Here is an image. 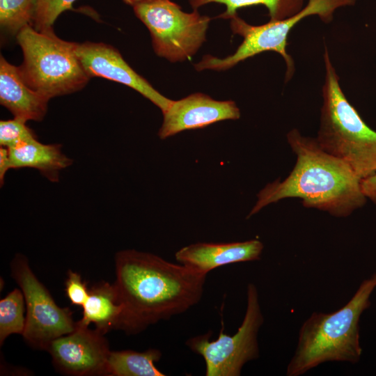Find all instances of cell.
I'll return each instance as SVG.
<instances>
[{
    "label": "cell",
    "instance_id": "obj_22",
    "mask_svg": "<svg viewBox=\"0 0 376 376\" xmlns=\"http://www.w3.org/2000/svg\"><path fill=\"white\" fill-rule=\"evenodd\" d=\"M26 121L14 118L0 121V145L10 148L19 141L35 137L34 132L26 125Z\"/></svg>",
    "mask_w": 376,
    "mask_h": 376
},
{
    "label": "cell",
    "instance_id": "obj_4",
    "mask_svg": "<svg viewBox=\"0 0 376 376\" xmlns=\"http://www.w3.org/2000/svg\"><path fill=\"white\" fill-rule=\"evenodd\" d=\"M320 127L315 138L325 152L347 164L360 179L376 173V132L347 100L324 47Z\"/></svg>",
    "mask_w": 376,
    "mask_h": 376
},
{
    "label": "cell",
    "instance_id": "obj_9",
    "mask_svg": "<svg viewBox=\"0 0 376 376\" xmlns=\"http://www.w3.org/2000/svg\"><path fill=\"white\" fill-rule=\"evenodd\" d=\"M10 270L24 295L26 312L22 336L29 345L46 350L52 340L76 329L77 322L73 320L72 311L56 304L33 272L26 256L16 254L10 263Z\"/></svg>",
    "mask_w": 376,
    "mask_h": 376
},
{
    "label": "cell",
    "instance_id": "obj_10",
    "mask_svg": "<svg viewBox=\"0 0 376 376\" xmlns=\"http://www.w3.org/2000/svg\"><path fill=\"white\" fill-rule=\"evenodd\" d=\"M46 350L58 371L73 376L103 375L111 352L104 334L77 323L72 332L52 340Z\"/></svg>",
    "mask_w": 376,
    "mask_h": 376
},
{
    "label": "cell",
    "instance_id": "obj_20",
    "mask_svg": "<svg viewBox=\"0 0 376 376\" xmlns=\"http://www.w3.org/2000/svg\"><path fill=\"white\" fill-rule=\"evenodd\" d=\"M36 0H0V25L12 35L32 25Z\"/></svg>",
    "mask_w": 376,
    "mask_h": 376
},
{
    "label": "cell",
    "instance_id": "obj_8",
    "mask_svg": "<svg viewBox=\"0 0 376 376\" xmlns=\"http://www.w3.org/2000/svg\"><path fill=\"white\" fill-rule=\"evenodd\" d=\"M246 297V313L235 334H224L222 327L214 340L207 332L186 341L192 352L203 358L206 376H239L245 363L259 357L258 334L264 318L253 283L248 284Z\"/></svg>",
    "mask_w": 376,
    "mask_h": 376
},
{
    "label": "cell",
    "instance_id": "obj_7",
    "mask_svg": "<svg viewBox=\"0 0 376 376\" xmlns=\"http://www.w3.org/2000/svg\"><path fill=\"white\" fill-rule=\"evenodd\" d=\"M150 31L155 54L170 62L193 56L205 41L210 18L197 10L184 12L171 0H155L133 6Z\"/></svg>",
    "mask_w": 376,
    "mask_h": 376
},
{
    "label": "cell",
    "instance_id": "obj_11",
    "mask_svg": "<svg viewBox=\"0 0 376 376\" xmlns=\"http://www.w3.org/2000/svg\"><path fill=\"white\" fill-rule=\"evenodd\" d=\"M77 54L90 77H97L129 86L156 105L163 113L171 106V100L157 91L136 73L114 47L102 42L77 43Z\"/></svg>",
    "mask_w": 376,
    "mask_h": 376
},
{
    "label": "cell",
    "instance_id": "obj_5",
    "mask_svg": "<svg viewBox=\"0 0 376 376\" xmlns=\"http://www.w3.org/2000/svg\"><path fill=\"white\" fill-rule=\"evenodd\" d=\"M24 60L19 66L26 83L49 100L83 88L90 77L77 56V42L59 38L54 30L27 25L17 34Z\"/></svg>",
    "mask_w": 376,
    "mask_h": 376
},
{
    "label": "cell",
    "instance_id": "obj_13",
    "mask_svg": "<svg viewBox=\"0 0 376 376\" xmlns=\"http://www.w3.org/2000/svg\"><path fill=\"white\" fill-rule=\"evenodd\" d=\"M263 247L256 239L229 243L198 242L179 249L175 258L178 263L207 275L226 265L260 260Z\"/></svg>",
    "mask_w": 376,
    "mask_h": 376
},
{
    "label": "cell",
    "instance_id": "obj_17",
    "mask_svg": "<svg viewBox=\"0 0 376 376\" xmlns=\"http://www.w3.org/2000/svg\"><path fill=\"white\" fill-rule=\"evenodd\" d=\"M159 350L143 352L126 350L111 351L103 375L107 376H164L155 366L162 357Z\"/></svg>",
    "mask_w": 376,
    "mask_h": 376
},
{
    "label": "cell",
    "instance_id": "obj_15",
    "mask_svg": "<svg viewBox=\"0 0 376 376\" xmlns=\"http://www.w3.org/2000/svg\"><path fill=\"white\" fill-rule=\"evenodd\" d=\"M83 307L81 319L77 323L88 327L94 324L103 334L114 330H123L124 307L114 284L100 281L89 289V297Z\"/></svg>",
    "mask_w": 376,
    "mask_h": 376
},
{
    "label": "cell",
    "instance_id": "obj_16",
    "mask_svg": "<svg viewBox=\"0 0 376 376\" xmlns=\"http://www.w3.org/2000/svg\"><path fill=\"white\" fill-rule=\"evenodd\" d=\"M8 149L11 169H36L53 182H58L60 171L72 163V159L62 152L61 145L40 143L36 136Z\"/></svg>",
    "mask_w": 376,
    "mask_h": 376
},
{
    "label": "cell",
    "instance_id": "obj_19",
    "mask_svg": "<svg viewBox=\"0 0 376 376\" xmlns=\"http://www.w3.org/2000/svg\"><path fill=\"white\" fill-rule=\"evenodd\" d=\"M25 307L21 289H14L0 300L1 346L11 334H23L26 324Z\"/></svg>",
    "mask_w": 376,
    "mask_h": 376
},
{
    "label": "cell",
    "instance_id": "obj_26",
    "mask_svg": "<svg viewBox=\"0 0 376 376\" xmlns=\"http://www.w3.org/2000/svg\"><path fill=\"white\" fill-rule=\"evenodd\" d=\"M125 3H127L129 5H131L134 6L136 4L143 3V2H148V1H152L155 0H123Z\"/></svg>",
    "mask_w": 376,
    "mask_h": 376
},
{
    "label": "cell",
    "instance_id": "obj_21",
    "mask_svg": "<svg viewBox=\"0 0 376 376\" xmlns=\"http://www.w3.org/2000/svg\"><path fill=\"white\" fill-rule=\"evenodd\" d=\"M76 0H36L32 26L39 31L53 29L57 17L70 9Z\"/></svg>",
    "mask_w": 376,
    "mask_h": 376
},
{
    "label": "cell",
    "instance_id": "obj_6",
    "mask_svg": "<svg viewBox=\"0 0 376 376\" xmlns=\"http://www.w3.org/2000/svg\"><path fill=\"white\" fill-rule=\"evenodd\" d=\"M355 3L356 0H308L297 14L281 20H269L261 25L250 24L236 15L230 19V29L234 34L243 38L236 51L221 58L206 54L194 65L195 69L197 71H225L249 58L272 51L279 54L284 60L285 81L288 82L295 71L294 60L286 49L288 37L292 28L304 18L312 15H317L323 22L329 23L336 10Z\"/></svg>",
    "mask_w": 376,
    "mask_h": 376
},
{
    "label": "cell",
    "instance_id": "obj_24",
    "mask_svg": "<svg viewBox=\"0 0 376 376\" xmlns=\"http://www.w3.org/2000/svg\"><path fill=\"white\" fill-rule=\"evenodd\" d=\"M362 191L367 199L376 204V173L361 180Z\"/></svg>",
    "mask_w": 376,
    "mask_h": 376
},
{
    "label": "cell",
    "instance_id": "obj_1",
    "mask_svg": "<svg viewBox=\"0 0 376 376\" xmlns=\"http://www.w3.org/2000/svg\"><path fill=\"white\" fill-rule=\"evenodd\" d=\"M114 260L127 334L183 313L202 298L207 275L180 263L134 249L117 252Z\"/></svg>",
    "mask_w": 376,
    "mask_h": 376
},
{
    "label": "cell",
    "instance_id": "obj_18",
    "mask_svg": "<svg viewBox=\"0 0 376 376\" xmlns=\"http://www.w3.org/2000/svg\"><path fill=\"white\" fill-rule=\"evenodd\" d=\"M210 3L224 4L226 10L218 18L230 19L237 10L251 6L263 5L268 10L270 21L281 20L299 13L304 6V0H189L194 10Z\"/></svg>",
    "mask_w": 376,
    "mask_h": 376
},
{
    "label": "cell",
    "instance_id": "obj_12",
    "mask_svg": "<svg viewBox=\"0 0 376 376\" xmlns=\"http://www.w3.org/2000/svg\"><path fill=\"white\" fill-rule=\"evenodd\" d=\"M163 116L158 136L165 139L185 130L203 128L226 120H237L240 111L234 101L216 100L206 94L195 93L173 100Z\"/></svg>",
    "mask_w": 376,
    "mask_h": 376
},
{
    "label": "cell",
    "instance_id": "obj_23",
    "mask_svg": "<svg viewBox=\"0 0 376 376\" xmlns=\"http://www.w3.org/2000/svg\"><path fill=\"white\" fill-rule=\"evenodd\" d=\"M65 292L72 304L83 306L89 297V289L81 276L71 269L68 272Z\"/></svg>",
    "mask_w": 376,
    "mask_h": 376
},
{
    "label": "cell",
    "instance_id": "obj_2",
    "mask_svg": "<svg viewBox=\"0 0 376 376\" xmlns=\"http://www.w3.org/2000/svg\"><path fill=\"white\" fill-rule=\"evenodd\" d=\"M286 138L297 157L295 166L283 180L269 182L260 191L247 218L271 203L290 198H300L304 207L336 217H347L365 205L361 180L347 164L297 129L290 130Z\"/></svg>",
    "mask_w": 376,
    "mask_h": 376
},
{
    "label": "cell",
    "instance_id": "obj_14",
    "mask_svg": "<svg viewBox=\"0 0 376 376\" xmlns=\"http://www.w3.org/2000/svg\"><path fill=\"white\" fill-rule=\"evenodd\" d=\"M49 99L31 88L19 68L0 58V103L14 118L24 121H41L47 111Z\"/></svg>",
    "mask_w": 376,
    "mask_h": 376
},
{
    "label": "cell",
    "instance_id": "obj_3",
    "mask_svg": "<svg viewBox=\"0 0 376 376\" xmlns=\"http://www.w3.org/2000/svg\"><path fill=\"white\" fill-rule=\"evenodd\" d=\"M376 273L365 279L348 302L332 313L313 312L301 325L288 376H299L329 361L357 363L360 360L359 320L370 306Z\"/></svg>",
    "mask_w": 376,
    "mask_h": 376
},
{
    "label": "cell",
    "instance_id": "obj_25",
    "mask_svg": "<svg viewBox=\"0 0 376 376\" xmlns=\"http://www.w3.org/2000/svg\"><path fill=\"white\" fill-rule=\"evenodd\" d=\"M10 168L9 150L7 148H0V183L1 186L4 183L6 173Z\"/></svg>",
    "mask_w": 376,
    "mask_h": 376
}]
</instances>
